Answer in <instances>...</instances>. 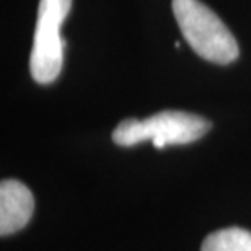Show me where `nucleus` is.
Instances as JSON below:
<instances>
[{
    "mask_svg": "<svg viewBox=\"0 0 251 251\" xmlns=\"http://www.w3.org/2000/svg\"><path fill=\"white\" fill-rule=\"evenodd\" d=\"M210 129V123L198 114L184 111H162L144 121L124 119L113 132V140L121 147H132L150 140L155 149L184 145L201 139Z\"/></svg>",
    "mask_w": 251,
    "mask_h": 251,
    "instance_id": "nucleus-2",
    "label": "nucleus"
},
{
    "mask_svg": "<svg viewBox=\"0 0 251 251\" xmlns=\"http://www.w3.org/2000/svg\"><path fill=\"white\" fill-rule=\"evenodd\" d=\"M34 210L33 194L22 181L5 179L0 184V235L7 237L22 230Z\"/></svg>",
    "mask_w": 251,
    "mask_h": 251,
    "instance_id": "nucleus-4",
    "label": "nucleus"
},
{
    "mask_svg": "<svg viewBox=\"0 0 251 251\" xmlns=\"http://www.w3.org/2000/svg\"><path fill=\"white\" fill-rule=\"evenodd\" d=\"M201 251H251V232L238 227L217 230L204 240Z\"/></svg>",
    "mask_w": 251,
    "mask_h": 251,
    "instance_id": "nucleus-5",
    "label": "nucleus"
},
{
    "mask_svg": "<svg viewBox=\"0 0 251 251\" xmlns=\"http://www.w3.org/2000/svg\"><path fill=\"white\" fill-rule=\"evenodd\" d=\"M70 7L72 0H39L29 70L34 82L41 85L52 83L62 70L65 41L61 26Z\"/></svg>",
    "mask_w": 251,
    "mask_h": 251,
    "instance_id": "nucleus-3",
    "label": "nucleus"
},
{
    "mask_svg": "<svg viewBox=\"0 0 251 251\" xmlns=\"http://www.w3.org/2000/svg\"><path fill=\"white\" fill-rule=\"evenodd\" d=\"M172 5L181 34L201 57L215 64H230L238 57L237 39L207 5L199 0H173Z\"/></svg>",
    "mask_w": 251,
    "mask_h": 251,
    "instance_id": "nucleus-1",
    "label": "nucleus"
}]
</instances>
